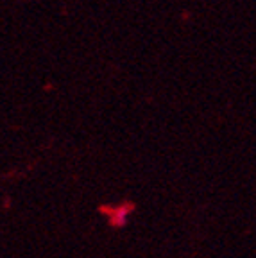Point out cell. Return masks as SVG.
<instances>
[{"label": "cell", "mask_w": 256, "mask_h": 258, "mask_svg": "<svg viewBox=\"0 0 256 258\" xmlns=\"http://www.w3.org/2000/svg\"><path fill=\"white\" fill-rule=\"evenodd\" d=\"M133 203H124V206H116V208H108V206H104V208H100V212H104V214H108L109 217V224L113 226V228H122V226L127 222V215L129 212H133Z\"/></svg>", "instance_id": "cell-1"}]
</instances>
